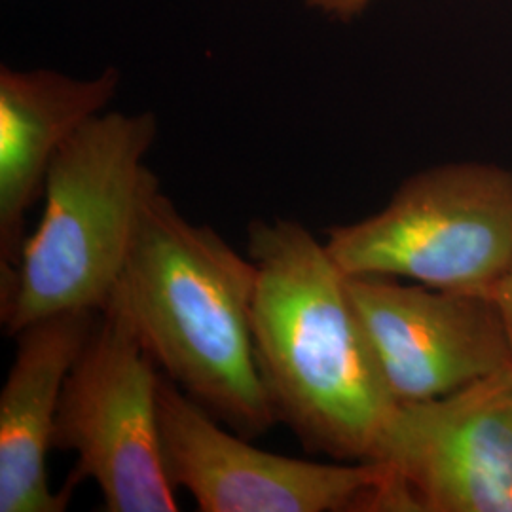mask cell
Instances as JSON below:
<instances>
[{
  "label": "cell",
  "mask_w": 512,
  "mask_h": 512,
  "mask_svg": "<svg viewBox=\"0 0 512 512\" xmlns=\"http://www.w3.org/2000/svg\"><path fill=\"white\" fill-rule=\"evenodd\" d=\"M325 247L346 275L494 298L512 270V171L473 162L423 169L382 211L329 230Z\"/></svg>",
  "instance_id": "obj_4"
},
{
  "label": "cell",
  "mask_w": 512,
  "mask_h": 512,
  "mask_svg": "<svg viewBox=\"0 0 512 512\" xmlns=\"http://www.w3.org/2000/svg\"><path fill=\"white\" fill-rule=\"evenodd\" d=\"M160 437L173 486L203 512H378V461L319 463L256 448L162 374Z\"/></svg>",
  "instance_id": "obj_6"
},
{
  "label": "cell",
  "mask_w": 512,
  "mask_h": 512,
  "mask_svg": "<svg viewBox=\"0 0 512 512\" xmlns=\"http://www.w3.org/2000/svg\"><path fill=\"white\" fill-rule=\"evenodd\" d=\"M494 300L497 308L501 311V317H503V323H505V329H507V336H509L512 349V270L503 279L499 289L495 291Z\"/></svg>",
  "instance_id": "obj_12"
},
{
  "label": "cell",
  "mask_w": 512,
  "mask_h": 512,
  "mask_svg": "<svg viewBox=\"0 0 512 512\" xmlns=\"http://www.w3.org/2000/svg\"><path fill=\"white\" fill-rule=\"evenodd\" d=\"M374 461L387 471L380 511L512 512V368L399 404Z\"/></svg>",
  "instance_id": "obj_7"
},
{
  "label": "cell",
  "mask_w": 512,
  "mask_h": 512,
  "mask_svg": "<svg viewBox=\"0 0 512 512\" xmlns=\"http://www.w3.org/2000/svg\"><path fill=\"white\" fill-rule=\"evenodd\" d=\"M99 311L55 313L19 330L16 359L0 393V512H63L76 486L48 484L46 458L65 380Z\"/></svg>",
  "instance_id": "obj_10"
},
{
  "label": "cell",
  "mask_w": 512,
  "mask_h": 512,
  "mask_svg": "<svg viewBox=\"0 0 512 512\" xmlns=\"http://www.w3.org/2000/svg\"><path fill=\"white\" fill-rule=\"evenodd\" d=\"M256 365L279 423L310 454L374 461L399 403L385 384L346 274L298 220L256 219Z\"/></svg>",
  "instance_id": "obj_1"
},
{
  "label": "cell",
  "mask_w": 512,
  "mask_h": 512,
  "mask_svg": "<svg viewBox=\"0 0 512 512\" xmlns=\"http://www.w3.org/2000/svg\"><path fill=\"white\" fill-rule=\"evenodd\" d=\"M256 266L211 226L184 219L160 190L148 198L109 302L158 368L245 439L277 425L256 365Z\"/></svg>",
  "instance_id": "obj_2"
},
{
  "label": "cell",
  "mask_w": 512,
  "mask_h": 512,
  "mask_svg": "<svg viewBox=\"0 0 512 512\" xmlns=\"http://www.w3.org/2000/svg\"><path fill=\"white\" fill-rule=\"evenodd\" d=\"M160 378L128 315L109 302L65 380L54 433V448L76 454L67 482L93 480L103 511H179L160 437Z\"/></svg>",
  "instance_id": "obj_5"
},
{
  "label": "cell",
  "mask_w": 512,
  "mask_h": 512,
  "mask_svg": "<svg viewBox=\"0 0 512 512\" xmlns=\"http://www.w3.org/2000/svg\"><path fill=\"white\" fill-rule=\"evenodd\" d=\"M118 86L114 67L93 78L0 67V291L14 281L27 213L44 196L57 154L105 112Z\"/></svg>",
  "instance_id": "obj_9"
},
{
  "label": "cell",
  "mask_w": 512,
  "mask_h": 512,
  "mask_svg": "<svg viewBox=\"0 0 512 512\" xmlns=\"http://www.w3.org/2000/svg\"><path fill=\"white\" fill-rule=\"evenodd\" d=\"M372 0H306V4L327 18L349 21L357 18L370 6Z\"/></svg>",
  "instance_id": "obj_11"
},
{
  "label": "cell",
  "mask_w": 512,
  "mask_h": 512,
  "mask_svg": "<svg viewBox=\"0 0 512 512\" xmlns=\"http://www.w3.org/2000/svg\"><path fill=\"white\" fill-rule=\"evenodd\" d=\"M346 281L397 403L439 399L512 368L494 298L406 287L382 275H346Z\"/></svg>",
  "instance_id": "obj_8"
},
{
  "label": "cell",
  "mask_w": 512,
  "mask_h": 512,
  "mask_svg": "<svg viewBox=\"0 0 512 512\" xmlns=\"http://www.w3.org/2000/svg\"><path fill=\"white\" fill-rule=\"evenodd\" d=\"M158 135L152 112H101L61 148L44 211L14 281L0 291L6 336L63 311H101L124 270L135 228L160 179L145 164Z\"/></svg>",
  "instance_id": "obj_3"
}]
</instances>
